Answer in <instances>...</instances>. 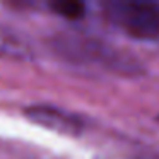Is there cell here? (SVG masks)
<instances>
[{
    "label": "cell",
    "mask_w": 159,
    "mask_h": 159,
    "mask_svg": "<svg viewBox=\"0 0 159 159\" xmlns=\"http://www.w3.org/2000/svg\"><path fill=\"white\" fill-rule=\"evenodd\" d=\"M53 45L63 58L75 63H98L123 75H137L142 69L140 63L130 55L89 36L75 33L58 34Z\"/></svg>",
    "instance_id": "1"
},
{
    "label": "cell",
    "mask_w": 159,
    "mask_h": 159,
    "mask_svg": "<svg viewBox=\"0 0 159 159\" xmlns=\"http://www.w3.org/2000/svg\"><path fill=\"white\" fill-rule=\"evenodd\" d=\"M106 16L135 39L159 38V5L151 2H110Z\"/></svg>",
    "instance_id": "2"
},
{
    "label": "cell",
    "mask_w": 159,
    "mask_h": 159,
    "mask_svg": "<svg viewBox=\"0 0 159 159\" xmlns=\"http://www.w3.org/2000/svg\"><path fill=\"white\" fill-rule=\"evenodd\" d=\"M26 116L36 125L69 135H77L82 132V120L67 110L52 106V104H33L24 110Z\"/></svg>",
    "instance_id": "3"
},
{
    "label": "cell",
    "mask_w": 159,
    "mask_h": 159,
    "mask_svg": "<svg viewBox=\"0 0 159 159\" xmlns=\"http://www.w3.org/2000/svg\"><path fill=\"white\" fill-rule=\"evenodd\" d=\"M34 52L29 41L11 28L0 24V57H9L16 60H29Z\"/></svg>",
    "instance_id": "4"
},
{
    "label": "cell",
    "mask_w": 159,
    "mask_h": 159,
    "mask_svg": "<svg viewBox=\"0 0 159 159\" xmlns=\"http://www.w3.org/2000/svg\"><path fill=\"white\" fill-rule=\"evenodd\" d=\"M50 9L57 16L69 19V21H79L86 16V5L75 0H55L50 4Z\"/></svg>",
    "instance_id": "5"
},
{
    "label": "cell",
    "mask_w": 159,
    "mask_h": 159,
    "mask_svg": "<svg viewBox=\"0 0 159 159\" xmlns=\"http://www.w3.org/2000/svg\"><path fill=\"white\" fill-rule=\"evenodd\" d=\"M157 121H159V116H157Z\"/></svg>",
    "instance_id": "6"
}]
</instances>
